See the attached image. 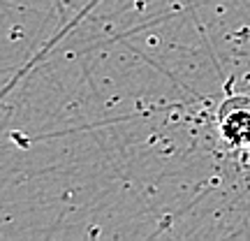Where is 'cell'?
I'll return each mask as SVG.
<instances>
[{
    "label": "cell",
    "instance_id": "obj_1",
    "mask_svg": "<svg viewBox=\"0 0 250 241\" xmlns=\"http://www.w3.org/2000/svg\"><path fill=\"white\" fill-rule=\"evenodd\" d=\"M220 132L232 146H250V100L232 98L220 107Z\"/></svg>",
    "mask_w": 250,
    "mask_h": 241
}]
</instances>
